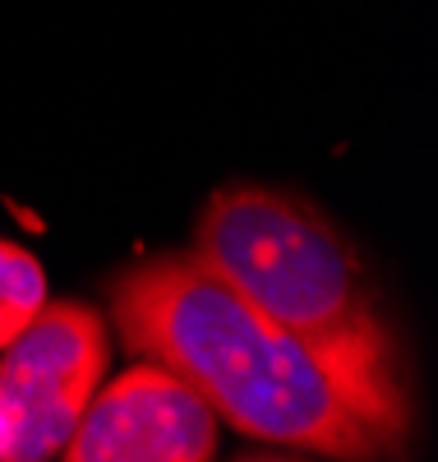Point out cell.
<instances>
[{
    "mask_svg": "<svg viewBox=\"0 0 438 462\" xmlns=\"http://www.w3.org/2000/svg\"><path fill=\"white\" fill-rule=\"evenodd\" d=\"M0 462H10V420L0 411Z\"/></svg>",
    "mask_w": 438,
    "mask_h": 462,
    "instance_id": "obj_6",
    "label": "cell"
},
{
    "mask_svg": "<svg viewBox=\"0 0 438 462\" xmlns=\"http://www.w3.org/2000/svg\"><path fill=\"white\" fill-rule=\"evenodd\" d=\"M194 254L268 319L291 328L360 383L406 398L397 342L355 245L309 199L231 180L194 222Z\"/></svg>",
    "mask_w": 438,
    "mask_h": 462,
    "instance_id": "obj_2",
    "label": "cell"
},
{
    "mask_svg": "<svg viewBox=\"0 0 438 462\" xmlns=\"http://www.w3.org/2000/svg\"><path fill=\"white\" fill-rule=\"evenodd\" d=\"M217 416L180 374L143 361L97 389L60 457L69 462H208Z\"/></svg>",
    "mask_w": 438,
    "mask_h": 462,
    "instance_id": "obj_4",
    "label": "cell"
},
{
    "mask_svg": "<svg viewBox=\"0 0 438 462\" xmlns=\"http://www.w3.org/2000/svg\"><path fill=\"white\" fill-rule=\"evenodd\" d=\"M106 324L93 305L42 300L32 324L0 346V411L10 420V462H42L65 448L106 374Z\"/></svg>",
    "mask_w": 438,
    "mask_h": 462,
    "instance_id": "obj_3",
    "label": "cell"
},
{
    "mask_svg": "<svg viewBox=\"0 0 438 462\" xmlns=\"http://www.w3.org/2000/svg\"><path fill=\"white\" fill-rule=\"evenodd\" d=\"M47 300V273L23 245L0 241V346H10Z\"/></svg>",
    "mask_w": 438,
    "mask_h": 462,
    "instance_id": "obj_5",
    "label": "cell"
},
{
    "mask_svg": "<svg viewBox=\"0 0 438 462\" xmlns=\"http://www.w3.org/2000/svg\"><path fill=\"white\" fill-rule=\"evenodd\" d=\"M125 346L167 365L250 439L318 457H397L411 398H388L296 337L222 273L185 254H152L111 282Z\"/></svg>",
    "mask_w": 438,
    "mask_h": 462,
    "instance_id": "obj_1",
    "label": "cell"
}]
</instances>
